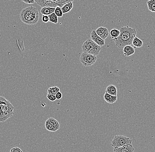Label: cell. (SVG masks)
Listing matches in <instances>:
<instances>
[{"label":"cell","instance_id":"cell-1","mask_svg":"<svg viewBox=\"0 0 155 152\" xmlns=\"http://www.w3.org/2000/svg\"><path fill=\"white\" fill-rule=\"evenodd\" d=\"M120 31V36L114 40L116 47L122 48L126 45L132 44L133 40L137 34L136 29L128 26H124L121 27Z\"/></svg>","mask_w":155,"mask_h":152},{"label":"cell","instance_id":"cell-2","mask_svg":"<svg viewBox=\"0 0 155 152\" xmlns=\"http://www.w3.org/2000/svg\"><path fill=\"white\" fill-rule=\"evenodd\" d=\"M19 17L24 24L28 25H35L39 19L38 9L34 6L25 8L20 12Z\"/></svg>","mask_w":155,"mask_h":152},{"label":"cell","instance_id":"cell-3","mask_svg":"<svg viewBox=\"0 0 155 152\" xmlns=\"http://www.w3.org/2000/svg\"><path fill=\"white\" fill-rule=\"evenodd\" d=\"M14 107L3 96H0V123L4 122L11 118L14 113Z\"/></svg>","mask_w":155,"mask_h":152},{"label":"cell","instance_id":"cell-4","mask_svg":"<svg viewBox=\"0 0 155 152\" xmlns=\"http://www.w3.org/2000/svg\"><path fill=\"white\" fill-rule=\"evenodd\" d=\"M83 52L97 56L101 50V47L98 45L91 39H87L82 46Z\"/></svg>","mask_w":155,"mask_h":152},{"label":"cell","instance_id":"cell-5","mask_svg":"<svg viewBox=\"0 0 155 152\" xmlns=\"http://www.w3.org/2000/svg\"><path fill=\"white\" fill-rule=\"evenodd\" d=\"M132 140L124 135H116L111 141V145L114 148L120 147L131 144Z\"/></svg>","mask_w":155,"mask_h":152},{"label":"cell","instance_id":"cell-6","mask_svg":"<svg viewBox=\"0 0 155 152\" xmlns=\"http://www.w3.org/2000/svg\"><path fill=\"white\" fill-rule=\"evenodd\" d=\"M97 59V56L82 52L80 57V61L84 66H91L96 63Z\"/></svg>","mask_w":155,"mask_h":152},{"label":"cell","instance_id":"cell-7","mask_svg":"<svg viewBox=\"0 0 155 152\" xmlns=\"http://www.w3.org/2000/svg\"><path fill=\"white\" fill-rule=\"evenodd\" d=\"M35 2L41 8L44 7H62L61 0H35Z\"/></svg>","mask_w":155,"mask_h":152},{"label":"cell","instance_id":"cell-8","mask_svg":"<svg viewBox=\"0 0 155 152\" xmlns=\"http://www.w3.org/2000/svg\"><path fill=\"white\" fill-rule=\"evenodd\" d=\"M46 129L51 132H55L60 128V125L56 119L53 118H49L45 122Z\"/></svg>","mask_w":155,"mask_h":152},{"label":"cell","instance_id":"cell-9","mask_svg":"<svg viewBox=\"0 0 155 152\" xmlns=\"http://www.w3.org/2000/svg\"><path fill=\"white\" fill-rule=\"evenodd\" d=\"M95 32L98 36L104 40L108 37L109 34L108 29L105 27H99L95 30Z\"/></svg>","mask_w":155,"mask_h":152},{"label":"cell","instance_id":"cell-10","mask_svg":"<svg viewBox=\"0 0 155 152\" xmlns=\"http://www.w3.org/2000/svg\"><path fill=\"white\" fill-rule=\"evenodd\" d=\"M91 39L94 41L100 47L103 46L105 44L104 40L102 39L96 33L95 30H93L91 34Z\"/></svg>","mask_w":155,"mask_h":152},{"label":"cell","instance_id":"cell-11","mask_svg":"<svg viewBox=\"0 0 155 152\" xmlns=\"http://www.w3.org/2000/svg\"><path fill=\"white\" fill-rule=\"evenodd\" d=\"M134 149L131 144L120 147L114 148L113 152H134Z\"/></svg>","mask_w":155,"mask_h":152},{"label":"cell","instance_id":"cell-12","mask_svg":"<svg viewBox=\"0 0 155 152\" xmlns=\"http://www.w3.org/2000/svg\"><path fill=\"white\" fill-rule=\"evenodd\" d=\"M135 52V49L132 46H131V45H126L123 48V52L125 57H128L132 56L134 54Z\"/></svg>","mask_w":155,"mask_h":152},{"label":"cell","instance_id":"cell-13","mask_svg":"<svg viewBox=\"0 0 155 152\" xmlns=\"http://www.w3.org/2000/svg\"><path fill=\"white\" fill-rule=\"evenodd\" d=\"M104 99L107 103L113 104L117 101V96L111 95L105 92V94L104 95Z\"/></svg>","mask_w":155,"mask_h":152},{"label":"cell","instance_id":"cell-14","mask_svg":"<svg viewBox=\"0 0 155 152\" xmlns=\"http://www.w3.org/2000/svg\"><path fill=\"white\" fill-rule=\"evenodd\" d=\"M56 8L51 7H44L41 8L40 12L42 15H48L54 12Z\"/></svg>","mask_w":155,"mask_h":152},{"label":"cell","instance_id":"cell-15","mask_svg":"<svg viewBox=\"0 0 155 152\" xmlns=\"http://www.w3.org/2000/svg\"><path fill=\"white\" fill-rule=\"evenodd\" d=\"M105 92L111 95H117V89L114 85H109L107 87Z\"/></svg>","mask_w":155,"mask_h":152},{"label":"cell","instance_id":"cell-16","mask_svg":"<svg viewBox=\"0 0 155 152\" xmlns=\"http://www.w3.org/2000/svg\"><path fill=\"white\" fill-rule=\"evenodd\" d=\"M73 8V4L72 2H70L64 5L61 8L63 14H66L69 12Z\"/></svg>","mask_w":155,"mask_h":152},{"label":"cell","instance_id":"cell-17","mask_svg":"<svg viewBox=\"0 0 155 152\" xmlns=\"http://www.w3.org/2000/svg\"><path fill=\"white\" fill-rule=\"evenodd\" d=\"M132 44H133L135 48H140L143 46V42L138 37H135L133 40Z\"/></svg>","mask_w":155,"mask_h":152},{"label":"cell","instance_id":"cell-18","mask_svg":"<svg viewBox=\"0 0 155 152\" xmlns=\"http://www.w3.org/2000/svg\"><path fill=\"white\" fill-rule=\"evenodd\" d=\"M120 30L116 29H113L111 30L110 31V36H111V38L113 40H115L120 35Z\"/></svg>","mask_w":155,"mask_h":152},{"label":"cell","instance_id":"cell-19","mask_svg":"<svg viewBox=\"0 0 155 152\" xmlns=\"http://www.w3.org/2000/svg\"><path fill=\"white\" fill-rule=\"evenodd\" d=\"M147 5L150 11L155 12V0H149L147 2Z\"/></svg>","mask_w":155,"mask_h":152},{"label":"cell","instance_id":"cell-20","mask_svg":"<svg viewBox=\"0 0 155 152\" xmlns=\"http://www.w3.org/2000/svg\"><path fill=\"white\" fill-rule=\"evenodd\" d=\"M49 21L54 24H57L58 22V17L54 12L48 15Z\"/></svg>","mask_w":155,"mask_h":152},{"label":"cell","instance_id":"cell-21","mask_svg":"<svg viewBox=\"0 0 155 152\" xmlns=\"http://www.w3.org/2000/svg\"><path fill=\"white\" fill-rule=\"evenodd\" d=\"M60 89L57 86L51 87L48 89V93L51 94L56 95L58 92H60Z\"/></svg>","mask_w":155,"mask_h":152},{"label":"cell","instance_id":"cell-22","mask_svg":"<svg viewBox=\"0 0 155 152\" xmlns=\"http://www.w3.org/2000/svg\"><path fill=\"white\" fill-rule=\"evenodd\" d=\"M54 12L58 17H62L63 16V13L61 7L57 6L56 7Z\"/></svg>","mask_w":155,"mask_h":152},{"label":"cell","instance_id":"cell-23","mask_svg":"<svg viewBox=\"0 0 155 152\" xmlns=\"http://www.w3.org/2000/svg\"><path fill=\"white\" fill-rule=\"evenodd\" d=\"M47 98L48 100L52 102L55 101L57 99L55 95L51 94L48 93L47 95Z\"/></svg>","mask_w":155,"mask_h":152},{"label":"cell","instance_id":"cell-24","mask_svg":"<svg viewBox=\"0 0 155 152\" xmlns=\"http://www.w3.org/2000/svg\"><path fill=\"white\" fill-rule=\"evenodd\" d=\"M42 22L45 23H47L49 22V18H48V15H42Z\"/></svg>","mask_w":155,"mask_h":152},{"label":"cell","instance_id":"cell-25","mask_svg":"<svg viewBox=\"0 0 155 152\" xmlns=\"http://www.w3.org/2000/svg\"><path fill=\"white\" fill-rule=\"evenodd\" d=\"M10 152H23V151L21 150L20 148L18 147H15L11 149Z\"/></svg>","mask_w":155,"mask_h":152},{"label":"cell","instance_id":"cell-26","mask_svg":"<svg viewBox=\"0 0 155 152\" xmlns=\"http://www.w3.org/2000/svg\"><path fill=\"white\" fill-rule=\"evenodd\" d=\"M22 1L27 4H33L35 2V0H22Z\"/></svg>","mask_w":155,"mask_h":152},{"label":"cell","instance_id":"cell-27","mask_svg":"<svg viewBox=\"0 0 155 152\" xmlns=\"http://www.w3.org/2000/svg\"><path fill=\"white\" fill-rule=\"evenodd\" d=\"M57 99H61L62 98V94L61 92H59L55 95Z\"/></svg>","mask_w":155,"mask_h":152},{"label":"cell","instance_id":"cell-28","mask_svg":"<svg viewBox=\"0 0 155 152\" xmlns=\"http://www.w3.org/2000/svg\"><path fill=\"white\" fill-rule=\"evenodd\" d=\"M74 0H61V3L62 5L63 6L65 4L67 3L68 2H73Z\"/></svg>","mask_w":155,"mask_h":152}]
</instances>
